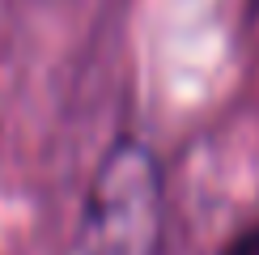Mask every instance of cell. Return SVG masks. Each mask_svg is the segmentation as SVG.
<instances>
[{"mask_svg": "<svg viewBox=\"0 0 259 255\" xmlns=\"http://www.w3.org/2000/svg\"><path fill=\"white\" fill-rule=\"evenodd\" d=\"M221 255H259V221H255L251 230H242L238 238H230V242H225V247H221Z\"/></svg>", "mask_w": 259, "mask_h": 255, "instance_id": "7a4b0ae2", "label": "cell"}, {"mask_svg": "<svg viewBox=\"0 0 259 255\" xmlns=\"http://www.w3.org/2000/svg\"><path fill=\"white\" fill-rule=\"evenodd\" d=\"M161 170L140 141H115L81 208V255H161Z\"/></svg>", "mask_w": 259, "mask_h": 255, "instance_id": "6da1fadb", "label": "cell"}]
</instances>
